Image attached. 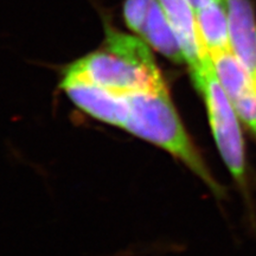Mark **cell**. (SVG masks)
Masks as SVG:
<instances>
[{
    "instance_id": "obj_1",
    "label": "cell",
    "mask_w": 256,
    "mask_h": 256,
    "mask_svg": "<svg viewBox=\"0 0 256 256\" xmlns=\"http://www.w3.org/2000/svg\"><path fill=\"white\" fill-rule=\"evenodd\" d=\"M127 104L128 116L124 130L171 153L200 177L216 196H223L224 188L211 174L188 136L166 84L130 92Z\"/></svg>"
},
{
    "instance_id": "obj_2",
    "label": "cell",
    "mask_w": 256,
    "mask_h": 256,
    "mask_svg": "<svg viewBox=\"0 0 256 256\" xmlns=\"http://www.w3.org/2000/svg\"><path fill=\"white\" fill-rule=\"evenodd\" d=\"M66 72L121 94L165 86L146 44L112 28L106 30L104 48L75 62Z\"/></svg>"
},
{
    "instance_id": "obj_3",
    "label": "cell",
    "mask_w": 256,
    "mask_h": 256,
    "mask_svg": "<svg viewBox=\"0 0 256 256\" xmlns=\"http://www.w3.org/2000/svg\"><path fill=\"white\" fill-rule=\"evenodd\" d=\"M191 75L203 96L211 132L224 164L241 190L247 191V159L242 122L216 78L211 57L197 69L191 70Z\"/></svg>"
},
{
    "instance_id": "obj_4",
    "label": "cell",
    "mask_w": 256,
    "mask_h": 256,
    "mask_svg": "<svg viewBox=\"0 0 256 256\" xmlns=\"http://www.w3.org/2000/svg\"><path fill=\"white\" fill-rule=\"evenodd\" d=\"M60 87L74 104L90 116L121 128L126 124L127 94L101 87L70 72H66Z\"/></svg>"
},
{
    "instance_id": "obj_5",
    "label": "cell",
    "mask_w": 256,
    "mask_h": 256,
    "mask_svg": "<svg viewBox=\"0 0 256 256\" xmlns=\"http://www.w3.org/2000/svg\"><path fill=\"white\" fill-rule=\"evenodd\" d=\"M177 38L184 60L191 70L209 58L198 31L196 11L188 0H156Z\"/></svg>"
},
{
    "instance_id": "obj_6",
    "label": "cell",
    "mask_w": 256,
    "mask_h": 256,
    "mask_svg": "<svg viewBox=\"0 0 256 256\" xmlns=\"http://www.w3.org/2000/svg\"><path fill=\"white\" fill-rule=\"evenodd\" d=\"M228 11L230 48L256 86V19L249 0H224Z\"/></svg>"
},
{
    "instance_id": "obj_7",
    "label": "cell",
    "mask_w": 256,
    "mask_h": 256,
    "mask_svg": "<svg viewBox=\"0 0 256 256\" xmlns=\"http://www.w3.org/2000/svg\"><path fill=\"white\" fill-rule=\"evenodd\" d=\"M200 36L209 56L232 50L228 11L224 0H214L196 11Z\"/></svg>"
},
{
    "instance_id": "obj_8",
    "label": "cell",
    "mask_w": 256,
    "mask_h": 256,
    "mask_svg": "<svg viewBox=\"0 0 256 256\" xmlns=\"http://www.w3.org/2000/svg\"><path fill=\"white\" fill-rule=\"evenodd\" d=\"M142 37L166 58L176 63L185 62L174 32L156 0L152 2Z\"/></svg>"
},
{
    "instance_id": "obj_9",
    "label": "cell",
    "mask_w": 256,
    "mask_h": 256,
    "mask_svg": "<svg viewBox=\"0 0 256 256\" xmlns=\"http://www.w3.org/2000/svg\"><path fill=\"white\" fill-rule=\"evenodd\" d=\"M232 104L241 122L256 139V86L252 82L241 94L232 98Z\"/></svg>"
},
{
    "instance_id": "obj_10",
    "label": "cell",
    "mask_w": 256,
    "mask_h": 256,
    "mask_svg": "<svg viewBox=\"0 0 256 256\" xmlns=\"http://www.w3.org/2000/svg\"><path fill=\"white\" fill-rule=\"evenodd\" d=\"M153 0H126L124 5V17L127 26L142 36Z\"/></svg>"
},
{
    "instance_id": "obj_11",
    "label": "cell",
    "mask_w": 256,
    "mask_h": 256,
    "mask_svg": "<svg viewBox=\"0 0 256 256\" xmlns=\"http://www.w3.org/2000/svg\"><path fill=\"white\" fill-rule=\"evenodd\" d=\"M188 2L192 5V8H194V11H197V10L204 8V6L209 5L210 2H214V0H188Z\"/></svg>"
}]
</instances>
